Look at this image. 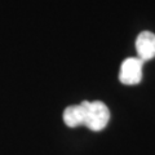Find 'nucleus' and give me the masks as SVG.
I'll return each mask as SVG.
<instances>
[{
    "label": "nucleus",
    "instance_id": "obj_2",
    "mask_svg": "<svg viewBox=\"0 0 155 155\" xmlns=\"http://www.w3.org/2000/svg\"><path fill=\"white\" fill-rule=\"evenodd\" d=\"M143 62L138 57H129L123 61L119 71L120 83L125 85H136L142 79Z\"/></svg>",
    "mask_w": 155,
    "mask_h": 155
},
{
    "label": "nucleus",
    "instance_id": "obj_4",
    "mask_svg": "<svg viewBox=\"0 0 155 155\" xmlns=\"http://www.w3.org/2000/svg\"><path fill=\"white\" fill-rule=\"evenodd\" d=\"M64 123L69 128H76L83 125V107L81 105H72L64 111Z\"/></svg>",
    "mask_w": 155,
    "mask_h": 155
},
{
    "label": "nucleus",
    "instance_id": "obj_3",
    "mask_svg": "<svg viewBox=\"0 0 155 155\" xmlns=\"http://www.w3.org/2000/svg\"><path fill=\"white\" fill-rule=\"evenodd\" d=\"M136 51L138 58L143 61H149L155 57V34L150 31H142L136 39Z\"/></svg>",
    "mask_w": 155,
    "mask_h": 155
},
{
    "label": "nucleus",
    "instance_id": "obj_1",
    "mask_svg": "<svg viewBox=\"0 0 155 155\" xmlns=\"http://www.w3.org/2000/svg\"><path fill=\"white\" fill-rule=\"evenodd\" d=\"M83 125L93 132L106 128L110 120L109 107L101 101H83Z\"/></svg>",
    "mask_w": 155,
    "mask_h": 155
}]
</instances>
